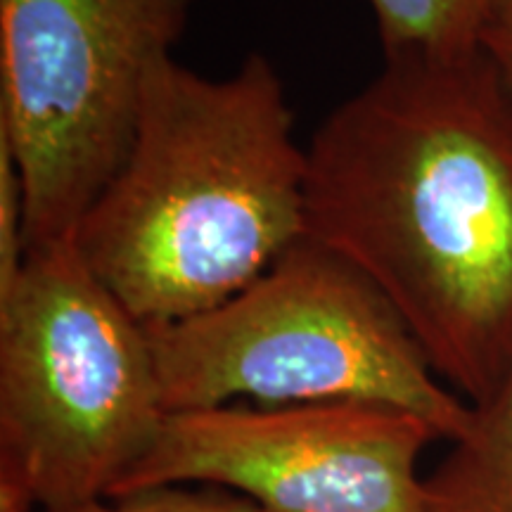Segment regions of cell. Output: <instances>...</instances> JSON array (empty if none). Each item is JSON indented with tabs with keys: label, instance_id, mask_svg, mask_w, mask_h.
I'll return each instance as SVG.
<instances>
[{
	"label": "cell",
	"instance_id": "8",
	"mask_svg": "<svg viewBox=\"0 0 512 512\" xmlns=\"http://www.w3.org/2000/svg\"><path fill=\"white\" fill-rule=\"evenodd\" d=\"M373 3L384 57H448L472 55L491 0H370Z\"/></svg>",
	"mask_w": 512,
	"mask_h": 512
},
{
	"label": "cell",
	"instance_id": "6",
	"mask_svg": "<svg viewBox=\"0 0 512 512\" xmlns=\"http://www.w3.org/2000/svg\"><path fill=\"white\" fill-rule=\"evenodd\" d=\"M439 439L418 415L363 401L169 413L110 498L207 484L268 512H427L418 465Z\"/></svg>",
	"mask_w": 512,
	"mask_h": 512
},
{
	"label": "cell",
	"instance_id": "9",
	"mask_svg": "<svg viewBox=\"0 0 512 512\" xmlns=\"http://www.w3.org/2000/svg\"><path fill=\"white\" fill-rule=\"evenodd\" d=\"M53 512H268L259 503L207 484H166Z\"/></svg>",
	"mask_w": 512,
	"mask_h": 512
},
{
	"label": "cell",
	"instance_id": "5",
	"mask_svg": "<svg viewBox=\"0 0 512 512\" xmlns=\"http://www.w3.org/2000/svg\"><path fill=\"white\" fill-rule=\"evenodd\" d=\"M192 0H0V133L24 185L27 254L74 242L124 164L145 81Z\"/></svg>",
	"mask_w": 512,
	"mask_h": 512
},
{
	"label": "cell",
	"instance_id": "7",
	"mask_svg": "<svg viewBox=\"0 0 512 512\" xmlns=\"http://www.w3.org/2000/svg\"><path fill=\"white\" fill-rule=\"evenodd\" d=\"M427 512H512V370L425 477Z\"/></svg>",
	"mask_w": 512,
	"mask_h": 512
},
{
	"label": "cell",
	"instance_id": "2",
	"mask_svg": "<svg viewBox=\"0 0 512 512\" xmlns=\"http://www.w3.org/2000/svg\"><path fill=\"white\" fill-rule=\"evenodd\" d=\"M306 174L264 55L226 79L166 57L145 81L124 164L74 242L140 323H178L228 302L306 238Z\"/></svg>",
	"mask_w": 512,
	"mask_h": 512
},
{
	"label": "cell",
	"instance_id": "1",
	"mask_svg": "<svg viewBox=\"0 0 512 512\" xmlns=\"http://www.w3.org/2000/svg\"><path fill=\"white\" fill-rule=\"evenodd\" d=\"M306 159V238L389 299L460 399H489L512 370V95L482 50L384 57Z\"/></svg>",
	"mask_w": 512,
	"mask_h": 512
},
{
	"label": "cell",
	"instance_id": "3",
	"mask_svg": "<svg viewBox=\"0 0 512 512\" xmlns=\"http://www.w3.org/2000/svg\"><path fill=\"white\" fill-rule=\"evenodd\" d=\"M150 335L76 242L0 299V512L110 498L166 420Z\"/></svg>",
	"mask_w": 512,
	"mask_h": 512
},
{
	"label": "cell",
	"instance_id": "11",
	"mask_svg": "<svg viewBox=\"0 0 512 512\" xmlns=\"http://www.w3.org/2000/svg\"><path fill=\"white\" fill-rule=\"evenodd\" d=\"M479 50L512 95V0H491Z\"/></svg>",
	"mask_w": 512,
	"mask_h": 512
},
{
	"label": "cell",
	"instance_id": "4",
	"mask_svg": "<svg viewBox=\"0 0 512 512\" xmlns=\"http://www.w3.org/2000/svg\"><path fill=\"white\" fill-rule=\"evenodd\" d=\"M145 328L166 413L363 401L418 415L446 441L470 425L472 406L439 380L389 299L309 238L228 302Z\"/></svg>",
	"mask_w": 512,
	"mask_h": 512
},
{
	"label": "cell",
	"instance_id": "10",
	"mask_svg": "<svg viewBox=\"0 0 512 512\" xmlns=\"http://www.w3.org/2000/svg\"><path fill=\"white\" fill-rule=\"evenodd\" d=\"M24 185L8 138L0 133V299L8 297L27 264Z\"/></svg>",
	"mask_w": 512,
	"mask_h": 512
}]
</instances>
